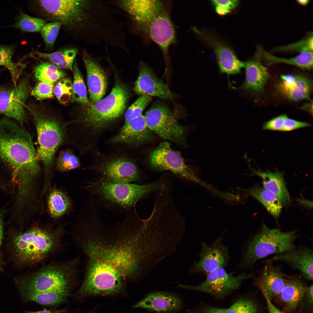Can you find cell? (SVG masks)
Returning <instances> with one entry per match:
<instances>
[{"label": "cell", "mask_w": 313, "mask_h": 313, "mask_svg": "<svg viewBox=\"0 0 313 313\" xmlns=\"http://www.w3.org/2000/svg\"><path fill=\"white\" fill-rule=\"evenodd\" d=\"M79 229V241L88 258L79 290L82 296L116 294L122 290L126 280L150 271L155 242L145 226L132 215L128 214L120 222L111 225L93 214Z\"/></svg>", "instance_id": "1"}, {"label": "cell", "mask_w": 313, "mask_h": 313, "mask_svg": "<svg viewBox=\"0 0 313 313\" xmlns=\"http://www.w3.org/2000/svg\"><path fill=\"white\" fill-rule=\"evenodd\" d=\"M32 141L28 133L12 119L0 120V159L10 171L17 185L19 202L26 203L36 197L40 172Z\"/></svg>", "instance_id": "2"}, {"label": "cell", "mask_w": 313, "mask_h": 313, "mask_svg": "<svg viewBox=\"0 0 313 313\" xmlns=\"http://www.w3.org/2000/svg\"><path fill=\"white\" fill-rule=\"evenodd\" d=\"M128 97L127 89L118 82L106 97L89 104L79 122L85 146L95 148L100 137L123 114Z\"/></svg>", "instance_id": "3"}, {"label": "cell", "mask_w": 313, "mask_h": 313, "mask_svg": "<svg viewBox=\"0 0 313 313\" xmlns=\"http://www.w3.org/2000/svg\"><path fill=\"white\" fill-rule=\"evenodd\" d=\"M298 237L296 230L284 232L278 228H270L263 224L245 242L238 269L251 270L261 260L293 249L296 245L295 242Z\"/></svg>", "instance_id": "4"}, {"label": "cell", "mask_w": 313, "mask_h": 313, "mask_svg": "<svg viewBox=\"0 0 313 313\" xmlns=\"http://www.w3.org/2000/svg\"><path fill=\"white\" fill-rule=\"evenodd\" d=\"M165 188L157 181L143 185L117 183L99 178L88 182L85 188L110 205L123 210L134 207L140 199L151 192Z\"/></svg>", "instance_id": "5"}, {"label": "cell", "mask_w": 313, "mask_h": 313, "mask_svg": "<svg viewBox=\"0 0 313 313\" xmlns=\"http://www.w3.org/2000/svg\"><path fill=\"white\" fill-rule=\"evenodd\" d=\"M77 259L50 264L16 282L19 293L56 292L68 294L77 272Z\"/></svg>", "instance_id": "6"}, {"label": "cell", "mask_w": 313, "mask_h": 313, "mask_svg": "<svg viewBox=\"0 0 313 313\" xmlns=\"http://www.w3.org/2000/svg\"><path fill=\"white\" fill-rule=\"evenodd\" d=\"M63 230L35 227L15 236L12 243L19 260L28 265L42 261L58 248Z\"/></svg>", "instance_id": "7"}, {"label": "cell", "mask_w": 313, "mask_h": 313, "mask_svg": "<svg viewBox=\"0 0 313 313\" xmlns=\"http://www.w3.org/2000/svg\"><path fill=\"white\" fill-rule=\"evenodd\" d=\"M91 167L100 178L117 183H128L139 181L140 170L130 156L122 154L98 153Z\"/></svg>", "instance_id": "8"}, {"label": "cell", "mask_w": 313, "mask_h": 313, "mask_svg": "<svg viewBox=\"0 0 313 313\" xmlns=\"http://www.w3.org/2000/svg\"><path fill=\"white\" fill-rule=\"evenodd\" d=\"M37 134L39 147L37 156L47 171L51 167L55 152L63 141V129L55 119L31 110Z\"/></svg>", "instance_id": "9"}, {"label": "cell", "mask_w": 313, "mask_h": 313, "mask_svg": "<svg viewBox=\"0 0 313 313\" xmlns=\"http://www.w3.org/2000/svg\"><path fill=\"white\" fill-rule=\"evenodd\" d=\"M38 3L49 15L65 26L82 28L88 23L92 1L82 0H40Z\"/></svg>", "instance_id": "10"}, {"label": "cell", "mask_w": 313, "mask_h": 313, "mask_svg": "<svg viewBox=\"0 0 313 313\" xmlns=\"http://www.w3.org/2000/svg\"><path fill=\"white\" fill-rule=\"evenodd\" d=\"M255 273V272L244 271L236 275L221 267L208 274L205 280L199 285H187L178 283L177 287L210 294L220 300L238 289L244 281L253 277Z\"/></svg>", "instance_id": "11"}, {"label": "cell", "mask_w": 313, "mask_h": 313, "mask_svg": "<svg viewBox=\"0 0 313 313\" xmlns=\"http://www.w3.org/2000/svg\"><path fill=\"white\" fill-rule=\"evenodd\" d=\"M144 116L147 125L151 131L164 139L179 144L183 143L186 128L178 122L166 105L156 103Z\"/></svg>", "instance_id": "12"}, {"label": "cell", "mask_w": 313, "mask_h": 313, "mask_svg": "<svg viewBox=\"0 0 313 313\" xmlns=\"http://www.w3.org/2000/svg\"><path fill=\"white\" fill-rule=\"evenodd\" d=\"M31 90L28 78L12 88H0V113L22 124L26 119L25 103Z\"/></svg>", "instance_id": "13"}, {"label": "cell", "mask_w": 313, "mask_h": 313, "mask_svg": "<svg viewBox=\"0 0 313 313\" xmlns=\"http://www.w3.org/2000/svg\"><path fill=\"white\" fill-rule=\"evenodd\" d=\"M151 166L158 171L169 170L199 183L201 181L185 164L179 152L172 150L170 143L162 142L150 154Z\"/></svg>", "instance_id": "14"}, {"label": "cell", "mask_w": 313, "mask_h": 313, "mask_svg": "<svg viewBox=\"0 0 313 313\" xmlns=\"http://www.w3.org/2000/svg\"><path fill=\"white\" fill-rule=\"evenodd\" d=\"M221 237L215 240L210 244L203 243L199 259L194 262L189 272L207 275L219 267L226 266L230 259L228 249L223 243Z\"/></svg>", "instance_id": "15"}, {"label": "cell", "mask_w": 313, "mask_h": 313, "mask_svg": "<svg viewBox=\"0 0 313 313\" xmlns=\"http://www.w3.org/2000/svg\"><path fill=\"white\" fill-rule=\"evenodd\" d=\"M112 2L127 14L129 20L141 30L154 17L163 10L157 0H121Z\"/></svg>", "instance_id": "16"}, {"label": "cell", "mask_w": 313, "mask_h": 313, "mask_svg": "<svg viewBox=\"0 0 313 313\" xmlns=\"http://www.w3.org/2000/svg\"><path fill=\"white\" fill-rule=\"evenodd\" d=\"M261 269L254 276V285L265 292L271 300L279 297L285 287L288 275L282 270L281 266H276L269 259L265 261Z\"/></svg>", "instance_id": "17"}, {"label": "cell", "mask_w": 313, "mask_h": 313, "mask_svg": "<svg viewBox=\"0 0 313 313\" xmlns=\"http://www.w3.org/2000/svg\"><path fill=\"white\" fill-rule=\"evenodd\" d=\"M151 132L147 125L144 115L141 114L124 123L119 132L109 142L136 147L151 141L153 138Z\"/></svg>", "instance_id": "18"}, {"label": "cell", "mask_w": 313, "mask_h": 313, "mask_svg": "<svg viewBox=\"0 0 313 313\" xmlns=\"http://www.w3.org/2000/svg\"><path fill=\"white\" fill-rule=\"evenodd\" d=\"M141 30L148 34L167 56L169 46L175 41V34L173 23L164 10L154 17Z\"/></svg>", "instance_id": "19"}, {"label": "cell", "mask_w": 313, "mask_h": 313, "mask_svg": "<svg viewBox=\"0 0 313 313\" xmlns=\"http://www.w3.org/2000/svg\"><path fill=\"white\" fill-rule=\"evenodd\" d=\"M269 259L284 263L298 271L303 279L313 280V251L308 246L296 245L293 249L274 255Z\"/></svg>", "instance_id": "20"}, {"label": "cell", "mask_w": 313, "mask_h": 313, "mask_svg": "<svg viewBox=\"0 0 313 313\" xmlns=\"http://www.w3.org/2000/svg\"><path fill=\"white\" fill-rule=\"evenodd\" d=\"M134 89L137 94L141 95L156 97L166 99H170L172 96L168 86L143 63L141 65Z\"/></svg>", "instance_id": "21"}, {"label": "cell", "mask_w": 313, "mask_h": 313, "mask_svg": "<svg viewBox=\"0 0 313 313\" xmlns=\"http://www.w3.org/2000/svg\"><path fill=\"white\" fill-rule=\"evenodd\" d=\"M83 59L87 72L90 97L95 102L101 99L105 93L106 76L100 65L87 52H83Z\"/></svg>", "instance_id": "22"}, {"label": "cell", "mask_w": 313, "mask_h": 313, "mask_svg": "<svg viewBox=\"0 0 313 313\" xmlns=\"http://www.w3.org/2000/svg\"><path fill=\"white\" fill-rule=\"evenodd\" d=\"M182 305L181 299L176 295L160 292L149 294L134 308H142L160 313H169L178 311Z\"/></svg>", "instance_id": "23"}, {"label": "cell", "mask_w": 313, "mask_h": 313, "mask_svg": "<svg viewBox=\"0 0 313 313\" xmlns=\"http://www.w3.org/2000/svg\"><path fill=\"white\" fill-rule=\"evenodd\" d=\"M303 279L299 274L288 275L286 284L279 297L288 311L296 310L305 296L307 286Z\"/></svg>", "instance_id": "24"}, {"label": "cell", "mask_w": 313, "mask_h": 313, "mask_svg": "<svg viewBox=\"0 0 313 313\" xmlns=\"http://www.w3.org/2000/svg\"><path fill=\"white\" fill-rule=\"evenodd\" d=\"M253 174L260 177L262 179L263 188L276 195L283 204L289 205L291 199L284 177L283 172L277 170L263 171L250 167Z\"/></svg>", "instance_id": "25"}, {"label": "cell", "mask_w": 313, "mask_h": 313, "mask_svg": "<svg viewBox=\"0 0 313 313\" xmlns=\"http://www.w3.org/2000/svg\"><path fill=\"white\" fill-rule=\"evenodd\" d=\"M244 67L245 79L241 88L256 93L262 92L269 77L266 68L258 59L247 61Z\"/></svg>", "instance_id": "26"}, {"label": "cell", "mask_w": 313, "mask_h": 313, "mask_svg": "<svg viewBox=\"0 0 313 313\" xmlns=\"http://www.w3.org/2000/svg\"><path fill=\"white\" fill-rule=\"evenodd\" d=\"M212 42L220 72L228 75L239 73L245 63L230 48L214 41Z\"/></svg>", "instance_id": "27"}, {"label": "cell", "mask_w": 313, "mask_h": 313, "mask_svg": "<svg viewBox=\"0 0 313 313\" xmlns=\"http://www.w3.org/2000/svg\"><path fill=\"white\" fill-rule=\"evenodd\" d=\"M246 191L263 205L274 217L277 218L279 216L283 204L274 194L258 185H256Z\"/></svg>", "instance_id": "28"}, {"label": "cell", "mask_w": 313, "mask_h": 313, "mask_svg": "<svg viewBox=\"0 0 313 313\" xmlns=\"http://www.w3.org/2000/svg\"><path fill=\"white\" fill-rule=\"evenodd\" d=\"M261 58L268 65L282 63L293 65L302 69L310 70L313 68V52L304 51L298 55L289 58H280L265 51L260 55Z\"/></svg>", "instance_id": "29"}, {"label": "cell", "mask_w": 313, "mask_h": 313, "mask_svg": "<svg viewBox=\"0 0 313 313\" xmlns=\"http://www.w3.org/2000/svg\"><path fill=\"white\" fill-rule=\"evenodd\" d=\"M47 203L49 214L55 219L59 218L66 213L72 205L68 195L56 188L50 189L48 196Z\"/></svg>", "instance_id": "30"}, {"label": "cell", "mask_w": 313, "mask_h": 313, "mask_svg": "<svg viewBox=\"0 0 313 313\" xmlns=\"http://www.w3.org/2000/svg\"><path fill=\"white\" fill-rule=\"evenodd\" d=\"M77 52L76 49L69 48L50 53L36 51L34 53L38 58L49 60L61 69L72 70Z\"/></svg>", "instance_id": "31"}, {"label": "cell", "mask_w": 313, "mask_h": 313, "mask_svg": "<svg viewBox=\"0 0 313 313\" xmlns=\"http://www.w3.org/2000/svg\"><path fill=\"white\" fill-rule=\"evenodd\" d=\"M23 301L35 302L46 305H54L60 304L66 299L68 294L56 292H24L20 293Z\"/></svg>", "instance_id": "32"}, {"label": "cell", "mask_w": 313, "mask_h": 313, "mask_svg": "<svg viewBox=\"0 0 313 313\" xmlns=\"http://www.w3.org/2000/svg\"><path fill=\"white\" fill-rule=\"evenodd\" d=\"M35 78L40 81L53 84L66 75L65 72L50 62H44L35 68Z\"/></svg>", "instance_id": "33"}, {"label": "cell", "mask_w": 313, "mask_h": 313, "mask_svg": "<svg viewBox=\"0 0 313 313\" xmlns=\"http://www.w3.org/2000/svg\"><path fill=\"white\" fill-rule=\"evenodd\" d=\"M14 48L11 46H0V66H3L9 71L12 79L15 85L24 65L14 63L12 60Z\"/></svg>", "instance_id": "34"}, {"label": "cell", "mask_w": 313, "mask_h": 313, "mask_svg": "<svg viewBox=\"0 0 313 313\" xmlns=\"http://www.w3.org/2000/svg\"><path fill=\"white\" fill-rule=\"evenodd\" d=\"M312 88V83L308 78L297 75V81L294 86L291 89L281 93L291 101H299L310 99Z\"/></svg>", "instance_id": "35"}, {"label": "cell", "mask_w": 313, "mask_h": 313, "mask_svg": "<svg viewBox=\"0 0 313 313\" xmlns=\"http://www.w3.org/2000/svg\"><path fill=\"white\" fill-rule=\"evenodd\" d=\"M74 79L72 83V93L71 98L72 103L77 102L87 104L88 98L86 87L83 76L75 59L73 69Z\"/></svg>", "instance_id": "36"}, {"label": "cell", "mask_w": 313, "mask_h": 313, "mask_svg": "<svg viewBox=\"0 0 313 313\" xmlns=\"http://www.w3.org/2000/svg\"><path fill=\"white\" fill-rule=\"evenodd\" d=\"M44 19L22 14L18 17L14 27L25 32H37L41 31L46 24Z\"/></svg>", "instance_id": "37"}, {"label": "cell", "mask_w": 313, "mask_h": 313, "mask_svg": "<svg viewBox=\"0 0 313 313\" xmlns=\"http://www.w3.org/2000/svg\"><path fill=\"white\" fill-rule=\"evenodd\" d=\"M225 313H258V309L252 299L241 296L235 299L229 307L225 308Z\"/></svg>", "instance_id": "38"}, {"label": "cell", "mask_w": 313, "mask_h": 313, "mask_svg": "<svg viewBox=\"0 0 313 313\" xmlns=\"http://www.w3.org/2000/svg\"><path fill=\"white\" fill-rule=\"evenodd\" d=\"M57 169L61 171H66L79 167L80 163L79 158L70 150L61 151L57 160Z\"/></svg>", "instance_id": "39"}, {"label": "cell", "mask_w": 313, "mask_h": 313, "mask_svg": "<svg viewBox=\"0 0 313 313\" xmlns=\"http://www.w3.org/2000/svg\"><path fill=\"white\" fill-rule=\"evenodd\" d=\"M72 83L70 79L63 78L54 86L53 93L59 101L62 104L67 103L71 99Z\"/></svg>", "instance_id": "40"}, {"label": "cell", "mask_w": 313, "mask_h": 313, "mask_svg": "<svg viewBox=\"0 0 313 313\" xmlns=\"http://www.w3.org/2000/svg\"><path fill=\"white\" fill-rule=\"evenodd\" d=\"M151 100V97L145 95H141L131 105L126 111L125 115L124 123L142 114L143 110Z\"/></svg>", "instance_id": "41"}, {"label": "cell", "mask_w": 313, "mask_h": 313, "mask_svg": "<svg viewBox=\"0 0 313 313\" xmlns=\"http://www.w3.org/2000/svg\"><path fill=\"white\" fill-rule=\"evenodd\" d=\"M312 34L293 43L279 46L273 50L276 52L297 51L299 52L304 51L312 52L313 39Z\"/></svg>", "instance_id": "42"}, {"label": "cell", "mask_w": 313, "mask_h": 313, "mask_svg": "<svg viewBox=\"0 0 313 313\" xmlns=\"http://www.w3.org/2000/svg\"><path fill=\"white\" fill-rule=\"evenodd\" d=\"M61 25V23L56 21L47 23L42 28L41 34L46 47L53 46Z\"/></svg>", "instance_id": "43"}, {"label": "cell", "mask_w": 313, "mask_h": 313, "mask_svg": "<svg viewBox=\"0 0 313 313\" xmlns=\"http://www.w3.org/2000/svg\"><path fill=\"white\" fill-rule=\"evenodd\" d=\"M53 84L39 81L32 90L31 94L39 100L51 98L54 96Z\"/></svg>", "instance_id": "44"}, {"label": "cell", "mask_w": 313, "mask_h": 313, "mask_svg": "<svg viewBox=\"0 0 313 313\" xmlns=\"http://www.w3.org/2000/svg\"><path fill=\"white\" fill-rule=\"evenodd\" d=\"M287 117L285 114L276 117L264 123L262 129L264 130L282 131L284 122Z\"/></svg>", "instance_id": "45"}, {"label": "cell", "mask_w": 313, "mask_h": 313, "mask_svg": "<svg viewBox=\"0 0 313 313\" xmlns=\"http://www.w3.org/2000/svg\"><path fill=\"white\" fill-rule=\"evenodd\" d=\"M311 125L307 123L296 120L287 117L285 121L282 131H290Z\"/></svg>", "instance_id": "46"}, {"label": "cell", "mask_w": 313, "mask_h": 313, "mask_svg": "<svg viewBox=\"0 0 313 313\" xmlns=\"http://www.w3.org/2000/svg\"><path fill=\"white\" fill-rule=\"evenodd\" d=\"M194 313H225V308L203 304Z\"/></svg>", "instance_id": "47"}, {"label": "cell", "mask_w": 313, "mask_h": 313, "mask_svg": "<svg viewBox=\"0 0 313 313\" xmlns=\"http://www.w3.org/2000/svg\"><path fill=\"white\" fill-rule=\"evenodd\" d=\"M212 1L216 6H223L230 10L235 8L238 3V1L237 0H214Z\"/></svg>", "instance_id": "48"}, {"label": "cell", "mask_w": 313, "mask_h": 313, "mask_svg": "<svg viewBox=\"0 0 313 313\" xmlns=\"http://www.w3.org/2000/svg\"><path fill=\"white\" fill-rule=\"evenodd\" d=\"M266 302L269 313H283L277 308L272 303L271 300L267 294L264 292H262Z\"/></svg>", "instance_id": "49"}, {"label": "cell", "mask_w": 313, "mask_h": 313, "mask_svg": "<svg viewBox=\"0 0 313 313\" xmlns=\"http://www.w3.org/2000/svg\"><path fill=\"white\" fill-rule=\"evenodd\" d=\"M3 213L0 212V250L3 237ZM1 262L0 256V270L1 269Z\"/></svg>", "instance_id": "50"}, {"label": "cell", "mask_w": 313, "mask_h": 313, "mask_svg": "<svg viewBox=\"0 0 313 313\" xmlns=\"http://www.w3.org/2000/svg\"><path fill=\"white\" fill-rule=\"evenodd\" d=\"M313 285L312 284L307 287L305 295L307 297L309 301L312 304L313 301Z\"/></svg>", "instance_id": "51"}, {"label": "cell", "mask_w": 313, "mask_h": 313, "mask_svg": "<svg viewBox=\"0 0 313 313\" xmlns=\"http://www.w3.org/2000/svg\"><path fill=\"white\" fill-rule=\"evenodd\" d=\"M216 10L217 13L221 15L227 14L230 11V10L227 8L220 6H216Z\"/></svg>", "instance_id": "52"}, {"label": "cell", "mask_w": 313, "mask_h": 313, "mask_svg": "<svg viewBox=\"0 0 313 313\" xmlns=\"http://www.w3.org/2000/svg\"><path fill=\"white\" fill-rule=\"evenodd\" d=\"M313 102L312 100L310 102L306 103L301 107L302 109L308 111L312 115L313 112Z\"/></svg>", "instance_id": "53"}, {"label": "cell", "mask_w": 313, "mask_h": 313, "mask_svg": "<svg viewBox=\"0 0 313 313\" xmlns=\"http://www.w3.org/2000/svg\"><path fill=\"white\" fill-rule=\"evenodd\" d=\"M300 203L310 208L312 207V202L304 199L301 198L297 200Z\"/></svg>", "instance_id": "54"}, {"label": "cell", "mask_w": 313, "mask_h": 313, "mask_svg": "<svg viewBox=\"0 0 313 313\" xmlns=\"http://www.w3.org/2000/svg\"><path fill=\"white\" fill-rule=\"evenodd\" d=\"M58 312L56 311H54L53 310H48L44 309L43 310L36 311V312H33L30 311H27L25 312L24 313H59Z\"/></svg>", "instance_id": "55"}, {"label": "cell", "mask_w": 313, "mask_h": 313, "mask_svg": "<svg viewBox=\"0 0 313 313\" xmlns=\"http://www.w3.org/2000/svg\"><path fill=\"white\" fill-rule=\"evenodd\" d=\"M309 0H299L297 1V2L299 4L302 5H306L309 3Z\"/></svg>", "instance_id": "56"}, {"label": "cell", "mask_w": 313, "mask_h": 313, "mask_svg": "<svg viewBox=\"0 0 313 313\" xmlns=\"http://www.w3.org/2000/svg\"></svg>", "instance_id": "57"}]
</instances>
